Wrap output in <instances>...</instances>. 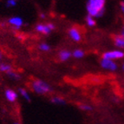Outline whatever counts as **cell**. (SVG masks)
<instances>
[{
  "label": "cell",
  "mask_w": 124,
  "mask_h": 124,
  "mask_svg": "<svg viewBox=\"0 0 124 124\" xmlns=\"http://www.w3.org/2000/svg\"><path fill=\"white\" fill-rule=\"evenodd\" d=\"M7 75H8V77H10V78L14 79V80H17V79H19V75L17 74L16 72H14V71H10V72L7 73Z\"/></svg>",
  "instance_id": "obj_17"
},
{
  "label": "cell",
  "mask_w": 124,
  "mask_h": 124,
  "mask_svg": "<svg viewBox=\"0 0 124 124\" xmlns=\"http://www.w3.org/2000/svg\"><path fill=\"white\" fill-rule=\"evenodd\" d=\"M86 23H87L88 26L89 27H94L95 25V23H96V21H95V19L93 17H91V16H89L88 15L87 17H86Z\"/></svg>",
  "instance_id": "obj_11"
},
{
  "label": "cell",
  "mask_w": 124,
  "mask_h": 124,
  "mask_svg": "<svg viewBox=\"0 0 124 124\" xmlns=\"http://www.w3.org/2000/svg\"><path fill=\"white\" fill-rule=\"evenodd\" d=\"M19 93H20V95H22V97H23V99H25L26 101H31V97H30L29 93H28V92H27V90H25L24 89H23V88H20V89H19Z\"/></svg>",
  "instance_id": "obj_12"
},
{
  "label": "cell",
  "mask_w": 124,
  "mask_h": 124,
  "mask_svg": "<svg viewBox=\"0 0 124 124\" xmlns=\"http://www.w3.org/2000/svg\"><path fill=\"white\" fill-rule=\"evenodd\" d=\"M8 22H9V23L13 27V28H15V29H20L21 27L23 26V19L21 18L20 17H10V18H9Z\"/></svg>",
  "instance_id": "obj_7"
},
{
  "label": "cell",
  "mask_w": 124,
  "mask_h": 124,
  "mask_svg": "<svg viewBox=\"0 0 124 124\" xmlns=\"http://www.w3.org/2000/svg\"><path fill=\"white\" fill-rule=\"evenodd\" d=\"M70 56H71V53L70 51H68V50H63L59 52V59L61 61H62V62L67 61Z\"/></svg>",
  "instance_id": "obj_10"
},
{
  "label": "cell",
  "mask_w": 124,
  "mask_h": 124,
  "mask_svg": "<svg viewBox=\"0 0 124 124\" xmlns=\"http://www.w3.org/2000/svg\"><path fill=\"white\" fill-rule=\"evenodd\" d=\"M51 102H53V103H55V104H58V105H62V104L65 103V101H64L62 97L55 96V97L51 98Z\"/></svg>",
  "instance_id": "obj_14"
},
{
  "label": "cell",
  "mask_w": 124,
  "mask_h": 124,
  "mask_svg": "<svg viewBox=\"0 0 124 124\" xmlns=\"http://www.w3.org/2000/svg\"><path fill=\"white\" fill-rule=\"evenodd\" d=\"M69 36L71 39L75 42H79L82 38V36H81V32L77 27H72L70 29L69 31Z\"/></svg>",
  "instance_id": "obj_6"
},
{
  "label": "cell",
  "mask_w": 124,
  "mask_h": 124,
  "mask_svg": "<svg viewBox=\"0 0 124 124\" xmlns=\"http://www.w3.org/2000/svg\"><path fill=\"white\" fill-rule=\"evenodd\" d=\"M100 64H101V67L103 70H108V71H115L118 68L117 63L115 61L106 59V58L103 57L101 58V61H100Z\"/></svg>",
  "instance_id": "obj_4"
},
{
  "label": "cell",
  "mask_w": 124,
  "mask_h": 124,
  "mask_svg": "<svg viewBox=\"0 0 124 124\" xmlns=\"http://www.w3.org/2000/svg\"><path fill=\"white\" fill-rule=\"evenodd\" d=\"M121 10L124 15V2H122V4H121Z\"/></svg>",
  "instance_id": "obj_20"
},
{
  "label": "cell",
  "mask_w": 124,
  "mask_h": 124,
  "mask_svg": "<svg viewBox=\"0 0 124 124\" xmlns=\"http://www.w3.org/2000/svg\"><path fill=\"white\" fill-rule=\"evenodd\" d=\"M80 108L82 110H84V111H89L92 109L91 106L88 105V104H82V105H80Z\"/></svg>",
  "instance_id": "obj_19"
},
{
  "label": "cell",
  "mask_w": 124,
  "mask_h": 124,
  "mask_svg": "<svg viewBox=\"0 0 124 124\" xmlns=\"http://www.w3.org/2000/svg\"><path fill=\"white\" fill-rule=\"evenodd\" d=\"M72 55L74 57L77 58V59H80V58L83 57V56H84V52H83L82 50H76L73 51Z\"/></svg>",
  "instance_id": "obj_15"
},
{
  "label": "cell",
  "mask_w": 124,
  "mask_h": 124,
  "mask_svg": "<svg viewBox=\"0 0 124 124\" xmlns=\"http://www.w3.org/2000/svg\"><path fill=\"white\" fill-rule=\"evenodd\" d=\"M121 36H122V37H124V25H123V27H122V32H121Z\"/></svg>",
  "instance_id": "obj_22"
},
{
  "label": "cell",
  "mask_w": 124,
  "mask_h": 124,
  "mask_svg": "<svg viewBox=\"0 0 124 124\" xmlns=\"http://www.w3.org/2000/svg\"><path fill=\"white\" fill-rule=\"evenodd\" d=\"M102 57L116 62V60H122V59H123L124 52L121 50H109V51H107V52H105V53H103Z\"/></svg>",
  "instance_id": "obj_3"
},
{
  "label": "cell",
  "mask_w": 124,
  "mask_h": 124,
  "mask_svg": "<svg viewBox=\"0 0 124 124\" xmlns=\"http://www.w3.org/2000/svg\"><path fill=\"white\" fill-rule=\"evenodd\" d=\"M17 1L16 0H8L6 2V6L8 7H14L17 5Z\"/></svg>",
  "instance_id": "obj_18"
},
{
  "label": "cell",
  "mask_w": 124,
  "mask_h": 124,
  "mask_svg": "<svg viewBox=\"0 0 124 124\" xmlns=\"http://www.w3.org/2000/svg\"><path fill=\"white\" fill-rule=\"evenodd\" d=\"M0 71L5 72L7 74L8 72L11 71V67H10V65H9L7 63H1L0 64Z\"/></svg>",
  "instance_id": "obj_13"
},
{
  "label": "cell",
  "mask_w": 124,
  "mask_h": 124,
  "mask_svg": "<svg viewBox=\"0 0 124 124\" xmlns=\"http://www.w3.org/2000/svg\"><path fill=\"white\" fill-rule=\"evenodd\" d=\"M114 44L117 50H124V37L121 35L116 36L114 37Z\"/></svg>",
  "instance_id": "obj_8"
},
{
  "label": "cell",
  "mask_w": 124,
  "mask_h": 124,
  "mask_svg": "<svg viewBox=\"0 0 124 124\" xmlns=\"http://www.w3.org/2000/svg\"><path fill=\"white\" fill-rule=\"evenodd\" d=\"M55 29V25L53 23H38L36 26V31L37 32L44 34V35H48L50 34L53 30Z\"/></svg>",
  "instance_id": "obj_5"
},
{
  "label": "cell",
  "mask_w": 124,
  "mask_h": 124,
  "mask_svg": "<svg viewBox=\"0 0 124 124\" xmlns=\"http://www.w3.org/2000/svg\"><path fill=\"white\" fill-rule=\"evenodd\" d=\"M31 88L36 93L39 95H44V94L50 93L51 91V88L50 85L41 80L33 81L31 83Z\"/></svg>",
  "instance_id": "obj_2"
},
{
  "label": "cell",
  "mask_w": 124,
  "mask_h": 124,
  "mask_svg": "<svg viewBox=\"0 0 124 124\" xmlns=\"http://www.w3.org/2000/svg\"><path fill=\"white\" fill-rule=\"evenodd\" d=\"M122 70H123V71H124V62H122Z\"/></svg>",
  "instance_id": "obj_23"
},
{
  "label": "cell",
  "mask_w": 124,
  "mask_h": 124,
  "mask_svg": "<svg viewBox=\"0 0 124 124\" xmlns=\"http://www.w3.org/2000/svg\"><path fill=\"white\" fill-rule=\"evenodd\" d=\"M2 59V54H1V52H0V60Z\"/></svg>",
  "instance_id": "obj_24"
},
{
  "label": "cell",
  "mask_w": 124,
  "mask_h": 124,
  "mask_svg": "<svg viewBox=\"0 0 124 124\" xmlns=\"http://www.w3.org/2000/svg\"><path fill=\"white\" fill-rule=\"evenodd\" d=\"M13 124H20V123H19V122H14Z\"/></svg>",
  "instance_id": "obj_25"
},
{
  "label": "cell",
  "mask_w": 124,
  "mask_h": 124,
  "mask_svg": "<svg viewBox=\"0 0 124 124\" xmlns=\"http://www.w3.org/2000/svg\"><path fill=\"white\" fill-rule=\"evenodd\" d=\"M39 50H41L42 51H49L50 50V47L45 43H43V44H39Z\"/></svg>",
  "instance_id": "obj_16"
},
{
  "label": "cell",
  "mask_w": 124,
  "mask_h": 124,
  "mask_svg": "<svg viewBox=\"0 0 124 124\" xmlns=\"http://www.w3.org/2000/svg\"><path fill=\"white\" fill-rule=\"evenodd\" d=\"M40 17H41L42 19L45 18V14H44V13H41V14H40Z\"/></svg>",
  "instance_id": "obj_21"
},
{
  "label": "cell",
  "mask_w": 124,
  "mask_h": 124,
  "mask_svg": "<svg viewBox=\"0 0 124 124\" xmlns=\"http://www.w3.org/2000/svg\"><path fill=\"white\" fill-rule=\"evenodd\" d=\"M105 3L104 0H89L86 4L88 15L94 18L101 17L105 10Z\"/></svg>",
  "instance_id": "obj_1"
},
{
  "label": "cell",
  "mask_w": 124,
  "mask_h": 124,
  "mask_svg": "<svg viewBox=\"0 0 124 124\" xmlns=\"http://www.w3.org/2000/svg\"><path fill=\"white\" fill-rule=\"evenodd\" d=\"M4 95H5V98L10 102H14L17 98V94L12 89H6L4 92Z\"/></svg>",
  "instance_id": "obj_9"
}]
</instances>
